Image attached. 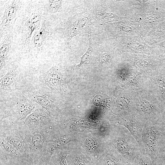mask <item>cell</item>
Instances as JSON below:
<instances>
[{
	"mask_svg": "<svg viewBox=\"0 0 165 165\" xmlns=\"http://www.w3.org/2000/svg\"><path fill=\"white\" fill-rule=\"evenodd\" d=\"M158 84L160 90L162 92L165 91V82L161 81Z\"/></svg>",
	"mask_w": 165,
	"mask_h": 165,
	"instance_id": "22",
	"label": "cell"
},
{
	"mask_svg": "<svg viewBox=\"0 0 165 165\" xmlns=\"http://www.w3.org/2000/svg\"><path fill=\"white\" fill-rule=\"evenodd\" d=\"M52 117L44 109L37 107L25 119L13 125L21 130L28 131L53 125Z\"/></svg>",
	"mask_w": 165,
	"mask_h": 165,
	"instance_id": "9",
	"label": "cell"
},
{
	"mask_svg": "<svg viewBox=\"0 0 165 165\" xmlns=\"http://www.w3.org/2000/svg\"><path fill=\"white\" fill-rule=\"evenodd\" d=\"M13 30L0 33V67L1 71L8 63L14 50Z\"/></svg>",
	"mask_w": 165,
	"mask_h": 165,
	"instance_id": "12",
	"label": "cell"
},
{
	"mask_svg": "<svg viewBox=\"0 0 165 165\" xmlns=\"http://www.w3.org/2000/svg\"><path fill=\"white\" fill-rule=\"evenodd\" d=\"M157 124L160 126L163 131L165 132V111Z\"/></svg>",
	"mask_w": 165,
	"mask_h": 165,
	"instance_id": "21",
	"label": "cell"
},
{
	"mask_svg": "<svg viewBox=\"0 0 165 165\" xmlns=\"http://www.w3.org/2000/svg\"><path fill=\"white\" fill-rule=\"evenodd\" d=\"M53 129L44 144L42 155L40 159L42 163H48L54 151L65 145L68 139L63 136H56Z\"/></svg>",
	"mask_w": 165,
	"mask_h": 165,
	"instance_id": "13",
	"label": "cell"
},
{
	"mask_svg": "<svg viewBox=\"0 0 165 165\" xmlns=\"http://www.w3.org/2000/svg\"><path fill=\"white\" fill-rule=\"evenodd\" d=\"M163 132L157 123L144 124L139 145L141 153L155 161Z\"/></svg>",
	"mask_w": 165,
	"mask_h": 165,
	"instance_id": "4",
	"label": "cell"
},
{
	"mask_svg": "<svg viewBox=\"0 0 165 165\" xmlns=\"http://www.w3.org/2000/svg\"><path fill=\"white\" fill-rule=\"evenodd\" d=\"M165 160V132L162 136L158 154L155 161L158 163H163Z\"/></svg>",
	"mask_w": 165,
	"mask_h": 165,
	"instance_id": "19",
	"label": "cell"
},
{
	"mask_svg": "<svg viewBox=\"0 0 165 165\" xmlns=\"http://www.w3.org/2000/svg\"><path fill=\"white\" fill-rule=\"evenodd\" d=\"M164 165H165V160L163 162Z\"/></svg>",
	"mask_w": 165,
	"mask_h": 165,
	"instance_id": "24",
	"label": "cell"
},
{
	"mask_svg": "<svg viewBox=\"0 0 165 165\" xmlns=\"http://www.w3.org/2000/svg\"><path fill=\"white\" fill-rule=\"evenodd\" d=\"M120 124L129 131L139 145L144 125L143 123L139 119L130 116L123 118L121 121Z\"/></svg>",
	"mask_w": 165,
	"mask_h": 165,
	"instance_id": "14",
	"label": "cell"
},
{
	"mask_svg": "<svg viewBox=\"0 0 165 165\" xmlns=\"http://www.w3.org/2000/svg\"><path fill=\"white\" fill-rule=\"evenodd\" d=\"M80 31L75 28L73 24H70L66 29L64 36L68 41H69L75 35L78 34Z\"/></svg>",
	"mask_w": 165,
	"mask_h": 165,
	"instance_id": "20",
	"label": "cell"
},
{
	"mask_svg": "<svg viewBox=\"0 0 165 165\" xmlns=\"http://www.w3.org/2000/svg\"><path fill=\"white\" fill-rule=\"evenodd\" d=\"M13 104L1 110L0 124L9 127L25 119L37 107L35 102L22 94Z\"/></svg>",
	"mask_w": 165,
	"mask_h": 165,
	"instance_id": "3",
	"label": "cell"
},
{
	"mask_svg": "<svg viewBox=\"0 0 165 165\" xmlns=\"http://www.w3.org/2000/svg\"><path fill=\"white\" fill-rule=\"evenodd\" d=\"M26 1L8 0L0 3V33L13 30Z\"/></svg>",
	"mask_w": 165,
	"mask_h": 165,
	"instance_id": "7",
	"label": "cell"
},
{
	"mask_svg": "<svg viewBox=\"0 0 165 165\" xmlns=\"http://www.w3.org/2000/svg\"><path fill=\"white\" fill-rule=\"evenodd\" d=\"M17 66L10 68L0 79L1 89L9 90L15 88L18 79L19 71Z\"/></svg>",
	"mask_w": 165,
	"mask_h": 165,
	"instance_id": "15",
	"label": "cell"
},
{
	"mask_svg": "<svg viewBox=\"0 0 165 165\" xmlns=\"http://www.w3.org/2000/svg\"><path fill=\"white\" fill-rule=\"evenodd\" d=\"M40 25L33 33L30 42V53L36 52L37 57L48 50L52 34L48 14L43 12Z\"/></svg>",
	"mask_w": 165,
	"mask_h": 165,
	"instance_id": "5",
	"label": "cell"
},
{
	"mask_svg": "<svg viewBox=\"0 0 165 165\" xmlns=\"http://www.w3.org/2000/svg\"><path fill=\"white\" fill-rule=\"evenodd\" d=\"M118 129L112 145L125 165H130L141 154L139 144L125 127Z\"/></svg>",
	"mask_w": 165,
	"mask_h": 165,
	"instance_id": "2",
	"label": "cell"
},
{
	"mask_svg": "<svg viewBox=\"0 0 165 165\" xmlns=\"http://www.w3.org/2000/svg\"><path fill=\"white\" fill-rule=\"evenodd\" d=\"M53 129L51 125L31 131H22L29 146L31 158L40 159L42 157L44 144Z\"/></svg>",
	"mask_w": 165,
	"mask_h": 165,
	"instance_id": "6",
	"label": "cell"
},
{
	"mask_svg": "<svg viewBox=\"0 0 165 165\" xmlns=\"http://www.w3.org/2000/svg\"><path fill=\"white\" fill-rule=\"evenodd\" d=\"M138 1L139 2H146L147 1V0H138Z\"/></svg>",
	"mask_w": 165,
	"mask_h": 165,
	"instance_id": "23",
	"label": "cell"
},
{
	"mask_svg": "<svg viewBox=\"0 0 165 165\" xmlns=\"http://www.w3.org/2000/svg\"><path fill=\"white\" fill-rule=\"evenodd\" d=\"M27 97L45 109L52 117L55 115L58 107L48 93L40 90H31L24 94Z\"/></svg>",
	"mask_w": 165,
	"mask_h": 165,
	"instance_id": "11",
	"label": "cell"
},
{
	"mask_svg": "<svg viewBox=\"0 0 165 165\" xmlns=\"http://www.w3.org/2000/svg\"><path fill=\"white\" fill-rule=\"evenodd\" d=\"M43 11L46 13H54L60 12L62 9L63 1H40Z\"/></svg>",
	"mask_w": 165,
	"mask_h": 165,
	"instance_id": "17",
	"label": "cell"
},
{
	"mask_svg": "<svg viewBox=\"0 0 165 165\" xmlns=\"http://www.w3.org/2000/svg\"><path fill=\"white\" fill-rule=\"evenodd\" d=\"M0 155L12 159L25 158L10 144L1 138H0Z\"/></svg>",
	"mask_w": 165,
	"mask_h": 165,
	"instance_id": "16",
	"label": "cell"
},
{
	"mask_svg": "<svg viewBox=\"0 0 165 165\" xmlns=\"http://www.w3.org/2000/svg\"><path fill=\"white\" fill-rule=\"evenodd\" d=\"M39 79L40 82L57 92H63L66 88L63 75L54 63L50 69L40 76Z\"/></svg>",
	"mask_w": 165,
	"mask_h": 165,
	"instance_id": "10",
	"label": "cell"
},
{
	"mask_svg": "<svg viewBox=\"0 0 165 165\" xmlns=\"http://www.w3.org/2000/svg\"><path fill=\"white\" fill-rule=\"evenodd\" d=\"M0 138L10 144L24 158H31L28 142L21 130L14 126L0 127Z\"/></svg>",
	"mask_w": 165,
	"mask_h": 165,
	"instance_id": "8",
	"label": "cell"
},
{
	"mask_svg": "<svg viewBox=\"0 0 165 165\" xmlns=\"http://www.w3.org/2000/svg\"><path fill=\"white\" fill-rule=\"evenodd\" d=\"M43 12L40 1H26L13 29L15 49L30 53L31 39L40 25Z\"/></svg>",
	"mask_w": 165,
	"mask_h": 165,
	"instance_id": "1",
	"label": "cell"
},
{
	"mask_svg": "<svg viewBox=\"0 0 165 165\" xmlns=\"http://www.w3.org/2000/svg\"><path fill=\"white\" fill-rule=\"evenodd\" d=\"M89 44L87 50L85 53L81 57L80 64L77 66L78 68H80L83 65L87 64L91 59L92 42L91 38L90 36L89 37Z\"/></svg>",
	"mask_w": 165,
	"mask_h": 165,
	"instance_id": "18",
	"label": "cell"
}]
</instances>
